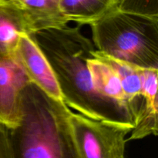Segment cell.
Instances as JSON below:
<instances>
[{"label":"cell","mask_w":158,"mask_h":158,"mask_svg":"<svg viewBox=\"0 0 158 158\" xmlns=\"http://www.w3.org/2000/svg\"><path fill=\"white\" fill-rule=\"evenodd\" d=\"M31 35L50 63L68 107L88 118L133 129L134 118L128 108L94 88L87 60L96 49L80 27L51 28Z\"/></svg>","instance_id":"6da1fadb"},{"label":"cell","mask_w":158,"mask_h":158,"mask_svg":"<svg viewBox=\"0 0 158 158\" xmlns=\"http://www.w3.org/2000/svg\"><path fill=\"white\" fill-rule=\"evenodd\" d=\"M69 110L29 83L23 93L21 121L10 129L15 158H80L68 127Z\"/></svg>","instance_id":"7a4b0ae2"},{"label":"cell","mask_w":158,"mask_h":158,"mask_svg":"<svg viewBox=\"0 0 158 158\" xmlns=\"http://www.w3.org/2000/svg\"><path fill=\"white\" fill-rule=\"evenodd\" d=\"M97 50L145 69H158V19L114 8L91 23Z\"/></svg>","instance_id":"3957f363"},{"label":"cell","mask_w":158,"mask_h":158,"mask_svg":"<svg viewBox=\"0 0 158 158\" xmlns=\"http://www.w3.org/2000/svg\"><path fill=\"white\" fill-rule=\"evenodd\" d=\"M67 123L80 158H124L132 128L93 120L69 110Z\"/></svg>","instance_id":"277c9868"},{"label":"cell","mask_w":158,"mask_h":158,"mask_svg":"<svg viewBox=\"0 0 158 158\" xmlns=\"http://www.w3.org/2000/svg\"><path fill=\"white\" fill-rule=\"evenodd\" d=\"M29 83L16 56H0V121L9 129L21 121L23 93Z\"/></svg>","instance_id":"5b68a950"},{"label":"cell","mask_w":158,"mask_h":158,"mask_svg":"<svg viewBox=\"0 0 158 158\" xmlns=\"http://www.w3.org/2000/svg\"><path fill=\"white\" fill-rule=\"evenodd\" d=\"M15 56L30 83L35 85L52 100L63 102L50 63L32 35L23 34L20 36Z\"/></svg>","instance_id":"8992f818"},{"label":"cell","mask_w":158,"mask_h":158,"mask_svg":"<svg viewBox=\"0 0 158 158\" xmlns=\"http://www.w3.org/2000/svg\"><path fill=\"white\" fill-rule=\"evenodd\" d=\"M33 33V25L24 11L0 2V56H15L20 36Z\"/></svg>","instance_id":"52a82bcc"},{"label":"cell","mask_w":158,"mask_h":158,"mask_svg":"<svg viewBox=\"0 0 158 158\" xmlns=\"http://www.w3.org/2000/svg\"><path fill=\"white\" fill-rule=\"evenodd\" d=\"M24 11L33 25L35 32L67 26L60 9V0H0Z\"/></svg>","instance_id":"ba28073f"},{"label":"cell","mask_w":158,"mask_h":158,"mask_svg":"<svg viewBox=\"0 0 158 158\" xmlns=\"http://www.w3.org/2000/svg\"><path fill=\"white\" fill-rule=\"evenodd\" d=\"M87 66L96 90L103 97L123 105L130 110L128 99L122 87L120 78L114 69L106 62L96 56L94 52L88 59Z\"/></svg>","instance_id":"9c48e42d"},{"label":"cell","mask_w":158,"mask_h":158,"mask_svg":"<svg viewBox=\"0 0 158 158\" xmlns=\"http://www.w3.org/2000/svg\"><path fill=\"white\" fill-rule=\"evenodd\" d=\"M117 0H60V9L67 22L90 25L116 7Z\"/></svg>","instance_id":"30bf717a"},{"label":"cell","mask_w":158,"mask_h":158,"mask_svg":"<svg viewBox=\"0 0 158 158\" xmlns=\"http://www.w3.org/2000/svg\"><path fill=\"white\" fill-rule=\"evenodd\" d=\"M94 55L109 64L119 77L122 87L128 99L130 111L134 117V121L142 100L141 80L139 73V67L122 60L108 56L97 49L94 51Z\"/></svg>","instance_id":"8fae6325"},{"label":"cell","mask_w":158,"mask_h":158,"mask_svg":"<svg viewBox=\"0 0 158 158\" xmlns=\"http://www.w3.org/2000/svg\"><path fill=\"white\" fill-rule=\"evenodd\" d=\"M131 134L127 140H140L148 136H157L158 132V98L142 97Z\"/></svg>","instance_id":"7c38bea8"},{"label":"cell","mask_w":158,"mask_h":158,"mask_svg":"<svg viewBox=\"0 0 158 158\" xmlns=\"http://www.w3.org/2000/svg\"><path fill=\"white\" fill-rule=\"evenodd\" d=\"M116 8L126 13L158 19V0H117Z\"/></svg>","instance_id":"4fadbf2b"},{"label":"cell","mask_w":158,"mask_h":158,"mask_svg":"<svg viewBox=\"0 0 158 158\" xmlns=\"http://www.w3.org/2000/svg\"><path fill=\"white\" fill-rule=\"evenodd\" d=\"M0 158H15L10 137V129L0 121Z\"/></svg>","instance_id":"5bb4252c"}]
</instances>
